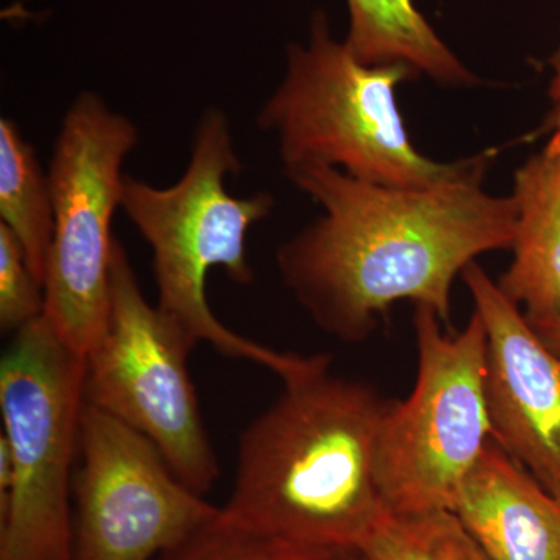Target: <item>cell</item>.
<instances>
[{"mask_svg": "<svg viewBox=\"0 0 560 560\" xmlns=\"http://www.w3.org/2000/svg\"><path fill=\"white\" fill-rule=\"evenodd\" d=\"M79 452L75 560H156L219 515L149 438L88 401Z\"/></svg>", "mask_w": 560, "mask_h": 560, "instance_id": "9", "label": "cell"}, {"mask_svg": "<svg viewBox=\"0 0 560 560\" xmlns=\"http://www.w3.org/2000/svg\"><path fill=\"white\" fill-rule=\"evenodd\" d=\"M331 560H364L361 558L359 550H345L338 552Z\"/></svg>", "mask_w": 560, "mask_h": 560, "instance_id": "20", "label": "cell"}, {"mask_svg": "<svg viewBox=\"0 0 560 560\" xmlns=\"http://www.w3.org/2000/svg\"><path fill=\"white\" fill-rule=\"evenodd\" d=\"M357 550L364 560H490L453 511H388Z\"/></svg>", "mask_w": 560, "mask_h": 560, "instance_id": "15", "label": "cell"}, {"mask_svg": "<svg viewBox=\"0 0 560 560\" xmlns=\"http://www.w3.org/2000/svg\"><path fill=\"white\" fill-rule=\"evenodd\" d=\"M346 46L368 66L404 65L444 86H471L477 77L431 27L412 0H348Z\"/></svg>", "mask_w": 560, "mask_h": 560, "instance_id": "13", "label": "cell"}, {"mask_svg": "<svg viewBox=\"0 0 560 560\" xmlns=\"http://www.w3.org/2000/svg\"><path fill=\"white\" fill-rule=\"evenodd\" d=\"M0 217L21 243L28 267L44 289L54 238L49 173L11 119H0Z\"/></svg>", "mask_w": 560, "mask_h": 560, "instance_id": "14", "label": "cell"}, {"mask_svg": "<svg viewBox=\"0 0 560 560\" xmlns=\"http://www.w3.org/2000/svg\"><path fill=\"white\" fill-rule=\"evenodd\" d=\"M86 360L46 316L14 334L0 360V412L13 460L0 500V560H75L70 514Z\"/></svg>", "mask_w": 560, "mask_h": 560, "instance_id": "5", "label": "cell"}, {"mask_svg": "<svg viewBox=\"0 0 560 560\" xmlns=\"http://www.w3.org/2000/svg\"><path fill=\"white\" fill-rule=\"evenodd\" d=\"M548 65H550L552 69L550 90H548V95H550L552 103V113L545 128L556 131L560 130V43L558 49H556L550 60H548Z\"/></svg>", "mask_w": 560, "mask_h": 560, "instance_id": "18", "label": "cell"}, {"mask_svg": "<svg viewBox=\"0 0 560 560\" xmlns=\"http://www.w3.org/2000/svg\"><path fill=\"white\" fill-rule=\"evenodd\" d=\"M139 132L95 92L75 98L50 161L54 238L44 280V313L70 349L86 355L105 324L125 158Z\"/></svg>", "mask_w": 560, "mask_h": 560, "instance_id": "8", "label": "cell"}, {"mask_svg": "<svg viewBox=\"0 0 560 560\" xmlns=\"http://www.w3.org/2000/svg\"><path fill=\"white\" fill-rule=\"evenodd\" d=\"M453 512L490 560H560L559 497L493 438Z\"/></svg>", "mask_w": 560, "mask_h": 560, "instance_id": "11", "label": "cell"}, {"mask_svg": "<svg viewBox=\"0 0 560 560\" xmlns=\"http://www.w3.org/2000/svg\"><path fill=\"white\" fill-rule=\"evenodd\" d=\"M533 327L534 330L540 335L545 345L560 355V318L551 320V323L540 324V326Z\"/></svg>", "mask_w": 560, "mask_h": 560, "instance_id": "19", "label": "cell"}, {"mask_svg": "<svg viewBox=\"0 0 560 560\" xmlns=\"http://www.w3.org/2000/svg\"><path fill=\"white\" fill-rule=\"evenodd\" d=\"M324 213L278 249V268L320 330L368 340L399 301L451 320L453 280L490 250L511 249L514 197L482 190L486 172L427 189L377 186L327 165L285 168Z\"/></svg>", "mask_w": 560, "mask_h": 560, "instance_id": "1", "label": "cell"}, {"mask_svg": "<svg viewBox=\"0 0 560 560\" xmlns=\"http://www.w3.org/2000/svg\"><path fill=\"white\" fill-rule=\"evenodd\" d=\"M408 66H368L334 35L324 11L307 46L291 44L287 72L259 114L278 140L283 167L327 165L377 186L427 189L488 172L492 150L442 164L412 145L396 91L415 79Z\"/></svg>", "mask_w": 560, "mask_h": 560, "instance_id": "4", "label": "cell"}, {"mask_svg": "<svg viewBox=\"0 0 560 560\" xmlns=\"http://www.w3.org/2000/svg\"><path fill=\"white\" fill-rule=\"evenodd\" d=\"M338 552L261 536L226 521L220 511L156 560H331Z\"/></svg>", "mask_w": 560, "mask_h": 560, "instance_id": "16", "label": "cell"}, {"mask_svg": "<svg viewBox=\"0 0 560 560\" xmlns=\"http://www.w3.org/2000/svg\"><path fill=\"white\" fill-rule=\"evenodd\" d=\"M514 259L497 285L530 326L560 318V130L515 172Z\"/></svg>", "mask_w": 560, "mask_h": 560, "instance_id": "12", "label": "cell"}, {"mask_svg": "<svg viewBox=\"0 0 560 560\" xmlns=\"http://www.w3.org/2000/svg\"><path fill=\"white\" fill-rule=\"evenodd\" d=\"M316 355L238 441L226 521L272 539L357 550L388 512L378 485V440L393 399L330 372Z\"/></svg>", "mask_w": 560, "mask_h": 560, "instance_id": "2", "label": "cell"}, {"mask_svg": "<svg viewBox=\"0 0 560 560\" xmlns=\"http://www.w3.org/2000/svg\"><path fill=\"white\" fill-rule=\"evenodd\" d=\"M198 342L150 304L119 241L114 243L109 305L84 355V400L149 438L184 485L209 492L220 464L202 422L187 360Z\"/></svg>", "mask_w": 560, "mask_h": 560, "instance_id": "7", "label": "cell"}, {"mask_svg": "<svg viewBox=\"0 0 560 560\" xmlns=\"http://www.w3.org/2000/svg\"><path fill=\"white\" fill-rule=\"evenodd\" d=\"M418 375L407 400L390 401L378 440V485L394 514L455 511L460 490L492 440L488 335L474 312L458 334L431 308L415 313Z\"/></svg>", "mask_w": 560, "mask_h": 560, "instance_id": "6", "label": "cell"}, {"mask_svg": "<svg viewBox=\"0 0 560 560\" xmlns=\"http://www.w3.org/2000/svg\"><path fill=\"white\" fill-rule=\"evenodd\" d=\"M242 172L226 114L208 109L195 130L190 161L178 183L160 189L125 175L120 209L153 253L158 307L197 342L232 359L260 364L282 381L300 374L312 357L279 352L231 330L210 308L206 280L221 267L238 285L254 282L246 237L270 215L275 198L232 197L224 180Z\"/></svg>", "mask_w": 560, "mask_h": 560, "instance_id": "3", "label": "cell"}, {"mask_svg": "<svg viewBox=\"0 0 560 560\" xmlns=\"http://www.w3.org/2000/svg\"><path fill=\"white\" fill-rule=\"evenodd\" d=\"M460 275L488 335L493 440L560 499V355L477 260Z\"/></svg>", "mask_w": 560, "mask_h": 560, "instance_id": "10", "label": "cell"}, {"mask_svg": "<svg viewBox=\"0 0 560 560\" xmlns=\"http://www.w3.org/2000/svg\"><path fill=\"white\" fill-rule=\"evenodd\" d=\"M44 313V289L13 232L0 223V327L14 331Z\"/></svg>", "mask_w": 560, "mask_h": 560, "instance_id": "17", "label": "cell"}]
</instances>
